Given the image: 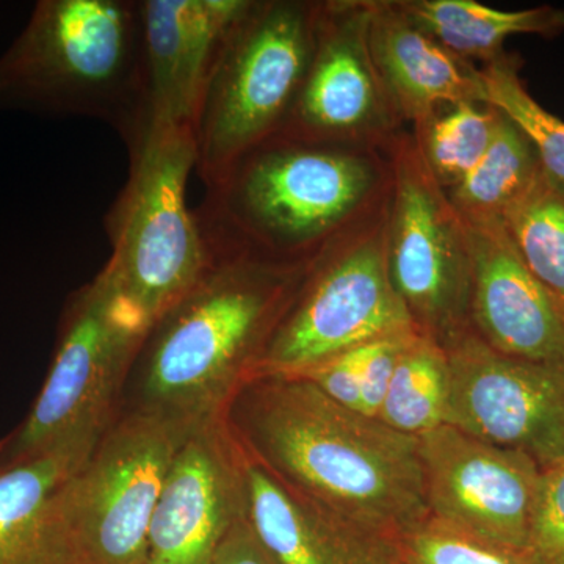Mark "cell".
Instances as JSON below:
<instances>
[{"mask_svg": "<svg viewBox=\"0 0 564 564\" xmlns=\"http://www.w3.org/2000/svg\"><path fill=\"white\" fill-rule=\"evenodd\" d=\"M245 458L228 419L185 437L152 514L147 564H210L247 513Z\"/></svg>", "mask_w": 564, "mask_h": 564, "instance_id": "obj_14", "label": "cell"}, {"mask_svg": "<svg viewBox=\"0 0 564 564\" xmlns=\"http://www.w3.org/2000/svg\"><path fill=\"white\" fill-rule=\"evenodd\" d=\"M456 215L469 256L475 334L511 358L564 366V304L530 272L499 217Z\"/></svg>", "mask_w": 564, "mask_h": 564, "instance_id": "obj_15", "label": "cell"}, {"mask_svg": "<svg viewBox=\"0 0 564 564\" xmlns=\"http://www.w3.org/2000/svg\"><path fill=\"white\" fill-rule=\"evenodd\" d=\"M139 0H40L0 55V110L141 124Z\"/></svg>", "mask_w": 564, "mask_h": 564, "instance_id": "obj_3", "label": "cell"}, {"mask_svg": "<svg viewBox=\"0 0 564 564\" xmlns=\"http://www.w3.org/2000/svg\"><path fill=\"white\" fill-rule=\"evenodd\" d=\"M451 366L447 421L522 452L541 469L564 459V366L511 358L469 329L444 345Z\"/></svg>", "mask_w": 564, "mask_h": 564, "instance_id": "obj_10", "label": "cell"}, {"mask_svg": "<svg viewBox=\"0 0 564 564\" xmlns=\"http://www.w3.org/2000/svg\"><path fill=\"white\" fill-rule=\"evenodd\" d=\"M254 3L139 0L143 91L139 139L131 148L154 129L195 131L212 76Z\"/></svg>", "mask_w": 564, "mask_h": 564, "instance_id": "obj_13", "label": "cell"}, {"mask_svg": "<svg viewBox=\"0 0 564 564\" xmlns=\"http://www.w3.org/2000/svg\"><path fill=\"white\" fill-rule=\"evenodd\" d=\"M245 455L247 518L278 563L402 564L395 541L345 521Z\"/></svg>", "mask_w": 564, "mask_h": 564, "instance_id": "obj_17", "label": "cell"}, {"mask_svg": "<svg viewBox=\"0 0 564 564\" xmlns=\"http://www.w3.org/2000/svg\"><path fill=\"white\" fill-rule=\"evenodd\" d=\"M417 333L384 337L361 347V406L359 411L377 419L395 372L400 356Z\"/></svg>", "mask_w": 564, "mask_h": 564, "instance_id": "obj_28", "label": "cell"}, {"mask_svg": "<svg viewBox=\"0 0 564 564\" xmlns=\"http://www.w3.org/2000/svg\"><path fill=\"white\" fill-rule=\"evenodd\" d=\"M540 170V158L525 133L500 113L484 158L451 188L448 202L458 214L500 218L521 198Z\"/></svg>", "mask_w": 564, "mask_h": 564, "instance_id": "obj_21", "label": "cell"}, {"mask_svg": "<svg viewBox=\"0 0 564 564\" xmlns=\"http://www.w3.org/2000/svg\"><path fill=\"white\" fill-rule=\"evenodd\" d=\"M478 70L484 104L499 110L525 133L544 172L564 185V121L534 101L519 77L513 57L502 54Z\"/></svg>", "mask_w": 564, "mask_h": 564, "instance_id": "obj_25", "label": "cell"}, {"mask_svg": "<svg viewBox=\"0 0 564 564\" xmlns=\"http://www.w3.org/2000/svg\"><path fill=\"white\" fill-rule=\"evenodd\" d=\"M403 564V563H402Z\"/></svg>", "mask_w": 564, "mask_h": 564, "instance_id": "obj_31", "label": "cell"}, {"mask_svg": "<svg viewBox=\"0 0 564 564\" xmlns=\"http://www.w3.org/2000/svg\"><path fill=\"white\" fill-rule=\"evenodd\" d=\"M500 220L530 272L564 304V185L541 166Z\"/></svg>", "mask_w": 564, "mask_h": 564, "instance_id": "obj_22", "label": "cell"}, {"mask_svg": "<svg viewBox=\"0 0 564 564\" xmlns=\"http://www.w3.org/2000/svg\"><path fill=\"white\" fill-rule=\"evenodd\" d=\"M209 250L202 280L152 325L129 380L131 410L188 434L228 417L299 282V265Z\"/></svg>", "mask_w": 564, "mask_h": 564, "instance_id": "obj_2", "label": "cell"}, {"mask_svg": "<svg viewBox=\"0 0 564 564\" xmlns=\"http://www.w3.org/2000/svg\"><path fill=\"white\" fill-rule=\"evenodd\" d=\"M95 447L55 448L0 473V554L50 507Z\"/></svg>", "mask_w": 564, "mask_h": 564, "instance_id": "obj_23", "label": "cell"}, {"mask_svg": "<svg viewBox=\"0 0 564 564\" xmlns=\"http://www.w3.org/2000/svg\"><path fill=\"white\" fill-rule=\"evenodd\" d=\"M370 6L318 7L313 61L278 135L318 141L366 124L377 113L380 82L367 43Z\"/></svg>", "mask_w": 564, "mask_h": 564, "instance_id": "obj_16", "label": "cell"}, {"mask_svg": "<svg viewBox=\"0 0 564 564\" xmlns=\"http://www.w3.org/2000/svg\"><path fill=\"white\" fill-rule=\"evenodd\" d=\"M403 564H538L519 549L423 519L397 540Z\"/></svg>", "mask_w": 564, "mask_h": 564, "instance_id": "obj_26", "label": "cell"}, {"mask_svg": "<svg viewBox=\"0 0 564 564\" xmlns=\"http://www.w3.org/2000/svg\"><path fill=\"white\" fill-rule=\"evenodd\" d=\"M369 185V166L359 159L318 141L274 135L206 188L195 212L212 250L273 259L332 231Z\"/></svg>", "mask_w": 564, "mask_h": 564, "instance_id": "obj_4", "label": "cell"}, {"mask_svg": "<svg viewBox=\"0 0 564 564\" xmlns=\"http://www.w3.org/2000/svg\"><path fill=\"white\" fill-rule=\"evenodd\" d=\"M499 110L480 102L448 106L422 122L421 159L434 181L448 191L484 158L499 122Z\"/></svg>", "mask_w": 564, "mask_h": 564, "instance_id": "obj_24", "label": "cell"}, {"mask_svg": "<svg viewBox=\"0 0 564 564\" xmlns=\"http://www.w3.org/2000/svg\"><path fill=\"white\" fill-rule=\"evenodd\" d=\"M187 436L137 410L102 434L68 486L70 514L91 564H147L152 514Z\"/></svg>", "mask_w": 564, "mask_h": 564, "instance_id": "obj_8", "label": "cell"}, {"mask_svg": "<svg viewBox=\"0 0 564 564\" xmlns=\"http://www.w3.org/2000/svg\"><path fill=\"white\" fill-rule=\"evenodd\" d=\"M389 276L386 237L321 267L270 336L258 375H300L384 337L417 333Z\"/></svg>", "mask_w": 564, "mask_h": 564, "instance_id": "obj_9", "label": "cell"}, {"mask_svg": "<svg viewBox=\"0 0 564 564\" xmlns=\"http://www.w3.org/2000/svg\"><path fill=\"white\" fill-rule=\"evenodd\" d=\"M430 518L527 552L541 469L452 425L419 437Z\"/></svg>", "mask_w": 564, "mask_h": 564, "instance_id": "obj_12", "label": "cell"}, {"mask_svg": "<svg viewBox=\"0 0 564 564\" xmlns=\"http://www.w3.org/2000/svg\"><path fill=\"white\" fill-rule=\"evenodd\" d=\"M226 419L252 458L367 532L397 543L429 518L419 437L334 402L306 378L252 377Z\"/></svg>", "mask_w": 564, "mask_h": 564, "instance_id": "obj_1", "label": "cell"}, {"mask_svg": "<svg viewBox=\"0 0 564 564\" xmlns=\"http://www.w3.org/2000/svg\"><path fill=\"white\" fill-rule=\"evenodd\" d=\"M451 397V366L443 345L415 334L404 348L389 384L378 421L408 436L445 425Z\"/></svg>", "mask_w": 564, "mask_h": 564, "instance_id": "obj_20", "label": "cell"}, {"mask_svg": "<svg viewBox=\"0 0 564 564\" xmlns=\"http://www.w3.org/2000/svg\"><path fill=\"white\" fill-rule=\"evenodd\" d=\"M129 155V180L106 217L111 256L102 273L152 328L202 280L212 254L187 204L192 129H154Z\"/></svg>", "mask_w": 564, "mask_h": 564, "instance_id": "obj_5", "label": "cell"}, {"mask_svg": "<svg viewBox=\"0 0 564 564\" xmlns=\"http://www.w3.org/2000/svg\"><path fill=\"white\" fill-rule=\"evenodd\" d=\"M150 329L102 272L74 293L39 399L0 443V473L55 448L98 444Z\"/></svg>", "mask_w": 564, "mask_h": 564, "instance_id": "obj_6", "label": "cell"}, {"mask_svg": "<svg viewBox=\"0 0 564 564\" xmlns=\"http://www.w3.org/2000/svg\"><path fill=\"white\" fill-rule=\"evenodd\" d=\"M318 7L256 2L223 54L195 122L206 188L284 128L313 61Z\"/></svg>", "mask_w": 564, "mask_h": 564, "instance_id": "obj_7", "label": "cell"}, {"mask_svg": "<svg viewBox=\"0 0 564 564\" xmlns=\"http://www.w3.org/2000/svg\"><path fill=\"white\" fill-rule=\"evenodd\" d=\"M441 188L421 155L400 158L386 254L419 332L444 347L467 329L470 265L458 215Z\"/></svg>", "mask_w": 564, "mask_h": 564, "instance_id": "obj_11", "label": "cell"}, {"mask_svg": "<svg viewBox=\"0 0 564 564\" xmlns=\"http://www.w3.org/2000/svg\"><path fill=\"white\" fill-rule=\"evenodd\" d=\"M210 564H280L262 544L247 513L226 533Z\"/></svg>", "mask_w": 564, "mask_h": 564, "instance_id": "obj_30", "label": "cell"}, {"mask_svg": "<svg viewBox=\"0 0 564 564\" xmlns=\"http://www.w3.org/2000/svg\"><path fill=\"white\" fill-rule=\"evenodd\" d=\"M527 554L538 564H564V459L541 473Z\"/></svg>", "mask_w": 564, "mask_h": 564, "instance_id": "obj_27", "label": "cell"}, {"mask_svg": "<svg viewBox=\"0 0 564 564\" xmlns=\"http://www.w3.org/2000/svg\"><path fill=\"white\" fill-rule=\"evenodd\" d=\"M367 43L381 91L419 124L440 107L484 104L480 70L426 35L395 3L370 6Z\"/></svg>", "mask_w": 564, "mask_h": 564, "instance_id": "obj_18", "label": "cell"}, {"mask_svg": "<svg viewBox=\"0 0 564 564\" xmlns=\"http://www.w3.org/2000/svg\"><path fill=\"white\" fill-rule=\"evenodd\" d=\"M361 347L334 356L333 359L318 364L306 372L292 375V377L306 378L334 402L359 411V406H361Z\"/></svg>", "mask_w": 564, "mask_h": 564, "instance_id": "obj_29", "label": "cell"}, {"mask_svg": "<svg viewBox=\"0 0 564 564\" xmlns=\"http://www.w3.org/2000/svg\"><path fill=\"white\" fill-rule=\"evenodd\" d=\"M395 6L426 35L467 62L496 61L513 35L554 36L564 31V11L554 7L503 11L474 0H411Z\"/></svg>", "mask_w": 564, "mask_h": 564, "instance_id": "obj_19", "label": "cell"}]
</instances>
